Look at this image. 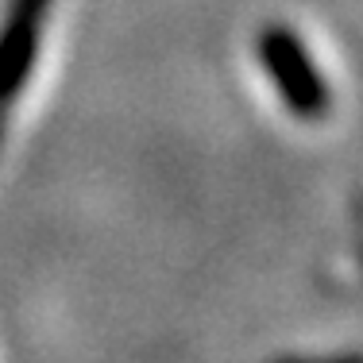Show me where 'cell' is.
<instances>
[{"mask_svg":"<svg viewBox=\"0 0 363 363\" xmlns=\"http://www.w3.org/2000/svg\"><path fill=\"white\" fill-rule=\"evenodd\" d=\"M255 55L267 66V74H271L282 105L298 120H321L333 108L328 82L321 77L313 55L306 50L298 31H290L286 23H267L255 35Z\"/></svg>","mask_w":363,"mask_h":363,"instance_id":"cell-1","label":"cell"},{"mask_svg":"<svg viewBox=\"0 0 363 363\" xmlns=\"http://www.w3.org/2000/svg\"><path fill=\"white\" fill-rule=\"evenodd\" d=\"M50 4L55 0H8L4 23H0V116L12 101H20L23 85L35 70Z\"/></svg>","mask_w":363,"mask_h":363,"instance_id":"cell-2","label":"cell"},{"mask_svg":"<svg viewBox=\"0 0 363 363\" xmlns=\"http://www.w3.org/2000/svg\"><path fill=\"white\" fill-rule=\"evenodd\" d=\"M282 363H290V359H282ZM325 363H363V359H325Z\"/></svg>","mask_w":363,"mask_h":363,"instance_id":"cell-3","label":"cell"},{"mask_svg":"<svg viewBox=\"0 0 363 363\" xmlns=\"http://www.w3.org/2000/svg\"><path fill=\"white\" fill-rule=\"evenodd\" d=\"M0 140H4V116H0Z\"/></svg>","mask_w":363,"mask_h":363,"instance_id":"cell-4","label":"cell"}]
</instances>
